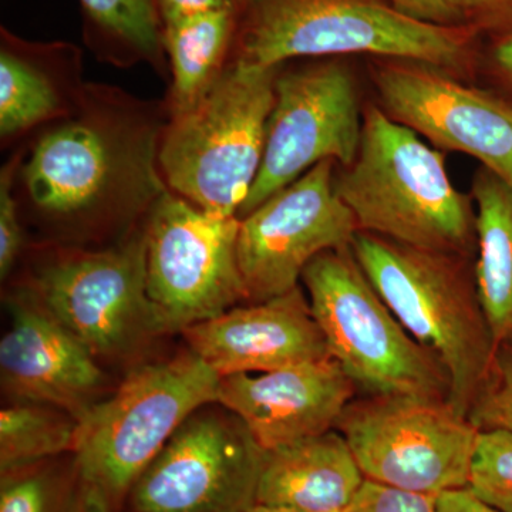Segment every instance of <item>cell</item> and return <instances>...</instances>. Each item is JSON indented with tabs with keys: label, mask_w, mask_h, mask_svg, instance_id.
I'll list each match as a JSON object with an SVG mask.
<instances>
[{
	"label": "cell",
	"mask_w": 512,
	"mask_h": 512,
	"mask_svg": "<svg viewBox=\"0 0 512 512\" xmlns=\"http://www.w3.org/2000/svg\"><path fill=\"white\" fill-rule=\"evenodd\" d=\"M478 298L495 346L512 333V185L481 167L474 175Z\"/></svg>",
	"instance_id": "obj_19"
},
{
	"label": "cell",
	"mask_w": 512,
	"mask_h": 512,
	"mask_svg": "<svg viewBox=\"0 0 512 512\" xmlns=\"http://www.w3.org/2000/svg\"><path fill=\"white\" fill-rule=\"evenodd\" d=\"M302 281L330 357L357 390L366 396L407 394L448 402L443 366L403 328L352 248L316 256Z\"/></svg>",
	"instance_id": "obj_7"
},
{
	"label": "cell",
	"mask_w": 512,
	"mask_h": 512,
	"mask_svg": "<svg viewBox=\"0 0 512 512\" xmlns=\"http://www.w3.org/2000/svg\"><path fill=\"white\" fill-rule=\"evenodd\" d=\"M247 2H252V0H247Z\"/></svg>",
	"instance_id": "obj_36"
},
{
	"label": "cell",
	"mask_w": 512,
	"mask_h": 512,
	"mask_svg": "<svg viewBox=\"0 0 512 512\" xmlns=\"http://www.w3.org/2000/svg\"><path fill=\"white\" fill-rule=\"evenodd\" d=\"M101 36L137 59L156 60L163 47L158 0H80Z\"/></svg>",
	"instance_id": "obj_24"
},
{
	"label": "cell",
	"mask_w": 512,
	"mask_h": 512,
	"mask_svg": "<svg viewBox=\"0 0 512 512\" xmlns=\"http://www.w3.org/2000/svg\"><path fill=\"white\" fill-rule=\"evenodd\" d=\"M82 104L37 140L23 165L33 207L62 221L150 210L167 190L158 163L163 128L124 100Z\"/></svg>",
	"instance_id": "obj_1"
},
{
	"label": "cell",
	"mask_w": 512,
	"mask_h": 512,
	"mask_svg": "<svg viewBox=\"0 0 512 512\" xmlns=\"http://www.w3.org/2000/svg\"><path fill=\"white\" fill-rule=\"evenodd\" d=\"M357 387L332 357L265 373L222 376L217 403L265 451L335 429Z\"/></svg>",
	"instance_id": "obj_16"
},
{
	"label": "cell",
	"mask_w": 512,
	"mask_h": 512,
	"mask_svg": "<svg viewBox=\"0 0 512 512\" xmlns=\"http://www.w3.org/2000/svg\"><path fill=\"white\" fill-rule=\"evenodd\" d=\"M79 421L49 404L13 402L0 412V474L74 453Z\"/></svg>",
	"instance_id": "obj_22"
},
{
	"label": "cell",
	"mask_w": 512,
	"mask_h": 512,
	"mask_svg": "<svg viewBox=\"0 0 512 512\" xmlns=\"http://www.w3.org/2000/svg\"><path fill=\"white\" fill-rule=\"evenodd\" d=\"M82 484V483H80ZM76 512H110L106 501L96 491L83 487L80 491L79 505Z\"/></svg>",
	"instance_id": "obj_34"
},
{
	"label": "cell",
	"mask_w": 512,
	"mask_h": 512,
	"mask_svg": "<svg viewBox=\"0 0 512 512\" xmlns=\"http://www.w3.org/2000/svg\"><path fill=\"white\" fill-rule=\"evenodd\" d=\"M237 60L279 67L296 57L370 55L433 64L463 79L471 67L466 26L407 15L383 0H252Z\"/></svg>",
	"instance_id": "obj_4"
},
{
	"label": "cell",
	"mask_w": 512,
	"mask_h": 512,
	"mask_svg": "<svg viewBox=\"0 0 512 512\" xmlns=\"http://www.w3.org/2000/svg\"><path fill=\"white\" fill-rule=\"evenodd\" d=\"M215 403L192 413L128 493L124 512H247L266 451Z\"/></svg>",
	"instance_id": "obj_11"
},
{
	"label": "cell",
	"mask_w": 512,
	"mask_h": 512,
	"mask_svg": "<svg viewBox=\"0 0 512 512\" xmlns=\"http://www.w3.org/2000/svg\"><path fill=\"white\" fill-rule=\"evenodd\" d=\"M336 168L322 161L239 218L238 265L248 301L298 288L316 256L352 244L359 225L336 188Z\"/></svg>",
	"instance_id": "obj_13"
},
{
	"label": "cell",
	"mask_w": 512,
	"mask_h": 512,
	"mask_svg": "<svg viewBox=\"0 0 512 512\" xmlns=\"http://www.w3.org/2000/svg\"><path fill=\"white\" fill-rule=\"evenodd\" d=\"M10 312L12 325L0 340L3 392L12 403L49 404L79 420L103 399L99 360L32 293L16 295Z\"/></svg>",
	"instance_id": "obj_15"
},
{
	"label": "cell",
	"mask_w": 512,
	"mask_h": 512,
	"mask_svg": "<svg viewBox=\"0 0 512 512\" xmlns=\"http://www.w3.org/2000/svg\"><path fill=\"white\" fill-rule=\"evenodd\" d=\"M353 255L403 328L439 360L448 404L467 417L495 342L466 255L409 247L357 231Z\"/></svg>",
	"instance_id": "obj_3"
},
{
	"label": "cell",
	"mask_w": 512,
	"mask_h": 512,
	"mask_svg": "<svg viewBox=\"0 0 512 512\" xmlns=\"http://www.w3.org/2000/svg\"><path fill=\"white\" fill-rule=\"evenodd\" d=\"M345 512H437V495L413 493L366 480Z\"/></svg>",
	"instance_id": "obj_27"
},
{
	"label": "cell",
	"mask_w": 512,
	"mask_h": 512,
	"mask_svg": "<svg viewBox=\"0 0 512 512\" xmlns=\"http://www.w3.org/2000/svg\"><path fill=\"white\" fill-rule=\"evenodd\" d=\"M28 292L99 362L126 359L167 335L148 298L144 229L117 247L60 256Z\"/></svg>",
	"instance_id": "obj_10"
},
{
	"label": "cell",
	"mask_w": 512,
	"mask_h": 512,
	"mask_svg": "<svg viewBox=\"0 0 512 512\" xmlns=\"http://www.w3.org/2000/svg\"><path fill=\"white\" fill-rule=\"evenodd\" d=\"M221 377L192 353L130 370L80 417L74 463L80 483L124 512L128 493L192 413L217 403Z\"/></svg>",
	"instance_id": "obj_6"
},
{
	"label": "cell",
	"mask_w": 512,
	"mask_h": 512,
	"mask_svg": "<svg viewBox=\"0 0 512 512\" xmlns=\"http://www.w3.org/2000/svg\"><path fill=\"white\" fill-rule=\"evenodd\" d=\"M229 5H232V0H158L163 25L174 20L224 9Z\"/></svg>",
	"instance_id": "obj_31"
},
{
	"label": "cell",
	"mask_w": 512,
	"mask_h": 512,
	"mask_svg": "<svg viewBox=\"0 0 512 512\" xmlns=\"http://www.w3.org/2000/svg\"><path fill=\"white\" fill-rule=\"evenodd\" d=\"M468 420L478 430H512V333L495 346L490 369L471 404Z\"/></svg>",
	"instance_id": "obj_26"
},
{
	"label": "cell",
	"mask_w": 512,
	"mask_h": 512,
	"mask_svg": "<svg viewBox=\"0 0 512 512\" xmlns=\"http://www.w3.org/2000/svg\"><path fill=\"white\" fill-rule=\"evenodd\" d=\"M69 114L62 87L46 64L18 46L5 43L0 53L2 137L19 136L39 124Z\"/></svg>",
	"instance_id": "obj_21"
},
{
	"label": "cell",
	"mask_w": 512,
	"mask_h": 512,
	"mask_svg": "<svg viewBox=\"0 0 512 512\" xmlns=\"http://www.w3.org/2000/svg\"><path fill=\"white\" fill-rule=\"evenodd\" d=\"M495 76L512 92V32L501 35L491 52Z\"/></svg>",
	"instance_id": "obj_33"
},
{
	"label": "cell",
	"mask_w": 512,
	"mask_h": 512,
	"mask_svg": "<svg viewBox=\"0 0 512 512\" xmlns=\"http://www.w3.org/2000/svg\"><path fill=\"white\" fill-rule=\"evenodd\" d=\"M365 481L348 441L332 429L266 451L256 503L346 511Z\"/></svg>",
	"instance_id": "obj_18"
},
{
	"label": "cell",
	"mask_w": 512,
	"mask_h": 512,
	"mask_svg": "<svg viewBox=\"0 0 512 512\" xmlns=\"http://www.w3.org/2000/svg\"><path fill=\"white\" fill-rule=\"evenodd\" d=\"M57 458L0 474V512H76L82 484L74 457Z\"/></svg>",
	"instance_id": "obj_23"
},
{
	"label": "cell",
	"mask_w": 512,
	"mask_h": 512,
	"mask_svg": "<svg viewBox=\"0 0 512 512\" xmlns=\"http://www.w3.org/2000/svg\"><path fill=\"white\" fill-rule=\"evenodd\" d=\"M239 221L201 210L168 188L148 210L147 293L167 335L248 301Z\"/></svg>",
	"instance_id": "obj_9"
},
{
	"label": "cell",
	"mask_w": 512,
	"mask_h": 512,
	"mask_svg": "<svg viewBox=\"0 0 512 512\" xmlns=\"http://www.w3.org/2000/svg\"><path fill=\"white\" fill-rule=\"evenodd\" d=\"M247 512H325V511H309V510H301V508H293V507H282V505H266V504H258L252 505L251 508ZM336 512H345V511H336Z\"/></svg>",
	"instance_id": "obj_35"
},
{
	"label": "cell",
	"mask_w": 512,
	"mask_h": 512,
	"mask_svg": "<svg viewBox=\"0 0 512 512\" xmlns=\"http://www.w3.org/2000/svg\"><path fill=\"white\" fill-rule=\"evenodd\" d=\"M335 429L366 480L431 495L467 487L480 431L447 400L407 394L353 399Z\"/></svg>",
	"instance_id": "obj_8"
},
{
	"label": "cell",
	"mask_w": 512,
	"mask_h": 512,
	"mask_svg": "<svg viewBox=\"0 0 512 512\" xmlns=\"http://www.w3.org/2000/svg\"><path fill=\"white\" fill-rule=\"evenodd\" d=\"M468 490L501 512H512V430L478 431Z\"/></svg>",
	"instance_id": "obj_25"
},
{
	"label": "cell",
	"mask_w": 512,
	"mask_h": 512,
	"mask_svg": "<svg viewBox=\"0 0 512 512\" xmlns=\"http://www.w3.org/2000/svg\"><path fill=\"white\" fill-rule=\"evenodd\" d=\"M234 25V3L214 12L164 23L163 45L173 72V113L200 100L224 72Z\"/></svg>",
	"instance_id": "obj_20"
},
{
	"label": "cell",
	"mask_w": 512,
	"mask_h": 512,
	"mask_svg": "<svg viewBox=\"0 0 512 512\" xmlns=\"http://www.w3.org/2000/svg\"><path fill=\"white\" fill-rule=\"evenodd\" d=\"M18 164L9 163L0 174V275L10 274L22 251L23 231L19 220V204L15 197Z\"/></svg>",
	"instance_id": "obj_28"
},
{
	"label": "cell",
	"mask_w": 512,
	"mask_h": 512,
	"mask_svg": "<svg viewBox=\"0 0 512 512\" xmlns=\"http://www.w3.org/2000/svg\"><path fill=\"white\" fill-rule=\"evenodd\" d=\"M375 86L382 109L437 150L476 158L512 185V104L412 60L384 59Z\"/></svg>",
	"instance_id": "obj_14"
},
{
	"label": "cell",
	"mask_w": 512,
	"mask_h": 512,
	"mask_svg": "<svg viewBox=\"0 0 512 512\" xmlns=\"http://www.w3.org/2000/svg\"><path fill=\"white\" fill-rule=\"evenodd\" d=\"M394 8L402 10L424 22L444 26H461L467 20L466 12L457 0H386Z\"/></svg>",
	"instance_id": "obj_29"
},
{
	"label": "cell",
	"mask_w": 512,
	"mask_h": 512,
	"mask_svg": "<svg viewBox=\"0 0 512 512\" xmlns=\"http://www.w3.org/2000/svg\"><path fill=\"white\" fill-rule=\"evenodd\" d=\"M467 19L478 20L488 28L512 32V0H457Z\"/></svg>",
	"instance_id": "obj_30"
},
{
	"label": "cell",
	"mask_w": 512,
	"mask_h": 512,
	"mask_svg": "<svg viewBox=\"0 0 512 512\" xmlns=\"http://www.w3.org/2000/svg\"><path fill=\"white\" fill-rule=\"evenodd\" d=\"M278 73L235 59L200 100L173 113L158 153L168 190L201 210L239 218L264 158Z\"/></svg>",
	"instance_id": "obj_5"
},
{
	"label": "cell",
	"mask_w": 512,
	"mask_h": 512,
	"mask_svg": "<svg viewBox=\"0 0 512 512\" xmlns=\"http://www.w3.org/2000/svg\"><path fill=\"white\" fill-rule=\"evenodd\" d=\"M336 188L359 231L409 247L470 254L476 239L470 197L451 183L441 151L376 104L363 110L359 151L349 167L339 168Z\"/></svg>",
	"instance_id": "obj_2"
},
{
	"label": "cell",
	"mask_w": 512,
	"mask_h": 512,
	"mask_svg": "<svg viewBox=\"0 0 512 512\" xmlns=\"http://www.w3.org/2000/svg\"><path fill=\"white\" fill-rule=\"evenodd\" d=\"M437 512H501L476 497L467 487L437 495Z\"/></svg>",
	"instance_id": "obj_32"
},
{
	"label": "cell",
	"mask_w": 512,
	"mask_h": 512,
	"mask_svg": "<svg viewBox=\"0 0 512 512\" xmlns=\"http://www.w3.org/2000/svg\"><path fill=\"white\" fill-rule=\"evenodd\" d=\"M181 333L188 349L220 377L272 372L330 357L299 286L268 301L235 306Z\"/></svg>",
	"instance_id": "obj_17"
},
{
	"label": "cell",
	"mask_w": 512,
	"mask_h": 512,
	"mask_svg": "<svg viewBox=\"0 0 512 512\" xmlns=\"http://www.w3.org/2000/svg\"><path fill=\"white\" fill-rule=\"evenodd\" d=\"M363 111L355 77L339 60L276 76L264 158L239 218L322 161L349 167L359 151Z\"/></svg>",
	"instance_id": "obj_12"
}]
</instances>
